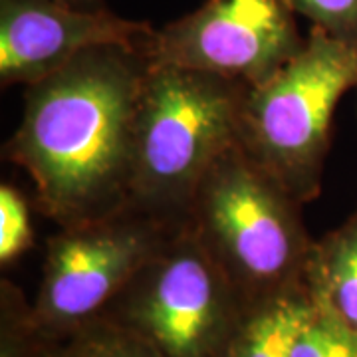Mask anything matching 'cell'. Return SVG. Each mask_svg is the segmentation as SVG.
<instances>
[{
    "mask_svg": "<svg viewBox=\"0 0 357 357\" xmlns=\"http://www.w3.org/2000/svg\"><path fill=\"white\" fill-rule=\"evenodd\" d=\"M175 230L133 208L60 229L46 243L42 280L30 304L36 330L64 340L100 318Z\"/></svg>",
    "mask_w": 357,
    "mask_h": 357,
    "instance_id": "6",
    "label": "cell"
},
{
    "mask_svg": "<svg viewBox=\"0 0 357 357\" xmlns=\"http://www.w3.org/2000/svg\"><path fill=\"white\" fill-rule=\"evenodd\" d=\"M304 288L314 306L357 332V211L342 227L314 241Z\"/></svg>",
    "mask_w": 357,
    "mask_h": 357,
    "instance_id": "9",
    "label": "cell"
},
{
    "mask_svg": "<svg viewBox=\"0 0 357 357\" xmlns=\"http://www.w3.org/2000/svg\"><path fill=\"white\" fill-rule=\"evenodd\" d=\"M34 243L30 206L13 185H0V264L8 266Z\"/></svg>",
    "mask_w": 357,
    "mask_h": 357,
    "instance_id": "14",
    "label": "cell"
},
{
    "mask_svg": "<svg viewBox=\"0 0 357 357\" xmlns=\"http://www.w3.org/2000/svg\"><path fill=\"white\" fill-rule=\"evenodd\" d=\"M145 48L93 46L24 89L20 126L4 145L34 185V204L60 229L129 206L131 153Z\"/></svg>",
    "mask_w": 357,
    "mask_h": 357,
    "instance_id": "1",
    "label": "cell"
},
{
    "mask_svg": "<svg viewBox=\"0 0 357 357\" xmlns=\"http://www.w3.org/2000/svg\"><path fill=\"white\" fill-rule=\"evenodd\" d=\"M296 13L286 0H204L192 13L155 34L147 56L177 66L260 86L302 52Z\"/></svg>",
    "mask_w": 357,
    "mask_h": 357,
    "instance_id": "7",
    "label": "cell"
},
{
    "mask_svg": "<svg viewBox=\"0 0 357 357\" xmlns=\"http://www.w3.org/2000/svg\"><path fill=\"white\" fill-rule=\"evenodd\" d=\"M68 2L77 6V8H89V10H93V8H103V6H105L103 0H68Z\"/></svg>",
    "mask_w": 357,
    "mask_h": 357,
    "instance_id": "17",
    "label": "cell"
},
{
    "mask_svg": "<svg viewBox=\"0 0 357 357\" xmlns=\"http://www.w3.org/2000/svg\"><path fill=\"white\" fill-rule=\"evenodd\" d=\"M312 310L314 304L306 288L256 307L227 357H288L294 335Z\"/></svg>",
    "mask_w": 357,
    "mask_h": 357,
    "instance_id": "10",
    "label": "cell"
},
{
    "mask_svg": "<svg viewBox=\"0 0 357 357\" xmlns=\"http://www.w3.org/2000/svg\"><path fill=\"white\" fill-rule=\"evenodd\" d=\"M42 357H68L62 351L60 344L56 340H48L44 337V345H42Z\"/></svg>",
    "mask_w": 357,
    "mask_h": 357,
    "instance_id": "16",
    "label": "cell"
},
{
    "mask_svg": "<svg viewBox=\"0 0 357 357\" xmlns=\"http://www.w3.org/2000/svg\"><path fill=\"white\" fill-rule=\"evenodd\" d=\"M288 357H357V332L328 310L314 306L294 335Z\"/></svg>",
    "mask_w": 357,
    "mask_h": 357,
    "instance_id": "12",
    "label": "cell"
},
{
    "mask_svg": "<svg viewBox=\"0 0 357 357\" xmlns=\"http://www.w3.org/2000/svg\"><path fill=\"white\" fill-rule=\"evenodd\" d=\"M357 86V42L312 26L292 62L246 89L238 145L300 203L318 199L332 141L333 112Z\"/></svg>",
    "mask_w": 357,
    "mask_h": 357,
    "instance_id": "4",
    "label": "cell"
},
{
    "mask_svg": "<svg viewBox=\"0 0 357 357\" xmlns=\"http://www.w3.org/2000/svg\"><path fill=\"white\" fill-rule=\"evenodd\" d=\"M248 88L215 74L151 62L135 121L128 208L169 227H185L199 185L218 157L238 143Z\"/></svg>",
    "mask_w": 357,
    "mask_h": 357,
    "instance_id": "3",
    "label": "cell"
},
{
    "mask_svg": "<svg viewBox=\"0 0 357 357\" xmlns=\"http://www.w3.org/2000/svg\"><path fill=\"white\" fill-rule=\"evenodd\" d=\"M250 316L187 227L177 229L100 318L161 357H227Z\"/></svg>",
    "mask_w": 357,
    "mask_h": 357,
    "instance_id": "5",
    "label": "cell"
},
{
    "mask_svg": "<svg viewBox=\"0 0 357 357\" xmlns=\"http://www.w3.org/2000/svg\"><path fill=\"white\" fill-rule=\"evenodd\" d=\"M356 89H357V86H356Z\"/></svg>",
    "mask_w": 357,
    "mask_h": 357,
    "instance_id": "18",
    "label": "cell"
},
{
    "mask_svg": "<svg viewBox=\"0 0 357 357\" xmlns=\"http://www.w3.org/2000/svg\"><path fill=\"white\" fill-rule=\"evenodd\" d=\"M302 204L236 143L192 197L185 227L248 307L304 290L314 238Z\"/></svg>",
    "mask_w": 357,
    "mask_h": 357,
    "instance_id": "2",
    "label": "cell"
},
{
    "mask_svg": "<svg viewBox=\"0 0 357 357\" xmlns=\"http://www.w3.org/2000/svg\"><path fill=\"white\" fill-rule=\"evenodd\" d=\"M56 342L68 357H161L141 337L105 318L91 319Z\"/></svg>",
    "mask_w": 357,
    "mask_h": 357,
    "instance_id": "11",
    "label": "cell"
},
{
    "mask_svg": "<svg viewBox=\"0 0 357 357\" xmlns=\"http://www.w3.org/2000/svg\"><path fill=\"white\" fill-rule=\"evenodd\" d=\"M155 28L68 0H0V84L32 86L93 46L145 48Z\"/></svg>",
    "mask_w": 357,
    "mask_h": 357,
    "instance_id": "8",
    "label": "cell"
},
{
    "mask_svg": "<svg viewBox=\"0 0 357 357\" xmlns=\"http://www.w3.org/2000/svg\"><path fill=\"white\" fill-rule=\"evenodd\" d=\"M296 14L335 38L357 42V0H286Z\"/></svg>",
    "mask_w": 357,
    "mask_h": 357,
    "instance_id": "15",
    "label": "cell"
},
{
    "mask_svg": "<svg viewBox=\"0 0 357 357\" xmlns=\"http://www.w3.org/2000/svg\"><path fill=\"white\" fill-rule=\"evenodd\" d=\"M44 335L36 330L30 304L13 282H0V357H42Z\"/></svg>",
    "mask_w": 357,
    "mask_h": 357,
    "instance_id": "13",
    "label": "cell"
}]
</instances>
